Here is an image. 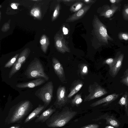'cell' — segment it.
Segmentation results:
<instances>
[{
	"label": "cell",
	"mask_w": 128,
	"mask_h": 128,
	"mask_svg": "<svg viewBox=\"0 0 128 128\" xmlns=\"http://www.w3.org/2000/svg\"><path fill=\"white\" fill-rule=\"evenodd\" d=\"M33 105L28 100L22 101L10 108L4 121L6 125L22 122L24 118L33 108Z\"/></svg>",
	"instance_id": "1"
},
{
	"label": "cell",
	"mask_w": 128,
	"mask_h": 128,
	"mask_svg": "<svg viewBox=\"0 0 128 128\" xmlns=\"http://www.w3.org/2000/svg\"><path fill=\"white\" fill-rule=\"evenodd\" d=\"M77 112L68 108H64L62 111H56L46 122L49 128L62 127L67 124L77 114Z\"/></svg>",
	"instance_id": "2"
},
{
	"label": "cell",
	"mask_w": 128,
	"mask_h": 128,
	"mask_svg": "<svg viewBox=\"0 0 128 128\" xmlns=\"http://www.w3.org/2000/svg\"><path fill=\"white\" fill-rule=\"evenodd\" d=\"M24 74L28 79L42 78L48 81L49 76L44 72L43 65L40 60L35 58L28 64Z\"/></svg>",
	"instance_id": "3"
},
{
	"label": "cell",
	"mask_w": 128,
	"mask_h": 128,
	"mask_svg": "<svg viewBox=\"0 0 128 128\" xmlns=\"http://www.w3.org/2000/svg\"><path fill=\"white\" fill-rule=\"evenodd\" d=\"M93 26L95 34L100 41L108 44V40H113L108 34L106 26L96 15L94 16Z\"/></svg>",
	"instance_id": "4"
},
{
	"label": "cell",
	"mask_w": 128,
	"mask_h": 128,
	"mask_svg": "<svg viewBox=\"0 0 128 128\" xmlns=\"http://www.w3.org/2000/svg\"><path fill=\"white\" fill-rule=\"evenodd\" d=\"M54 86L52 81L48 82L36 90L35 95L48 106L51 102L53 97Z\"/></svg>",
	"instance_id": "5"
},
{
	"label": "cell",
	"mask_w": 128,
	"mask_h": 128,
	"mask_svg": "<svg viewBox=\"0 0 128 128\" xmlns=\"http://www.w3.org/2000/svg\"><path fill=\"white\" fill-rule=\"evenodd\" d=\"M89 93L86 96L84 102L89 101L107 94L108 92L104 88L96 83L90 85L88 88Z\"/></svg>",
	"instance_id": "6"
},
{
	"label": "cell",
	"mask_w": 128,
	"mask_h": 128,
	"mask_svg": "<svg viewBox=\"0 0 128 128\" xmlns=\"http://www.w3.org/2000/svg\"><path fill=\"white\" fill-rule=\"evenodd\" d=\"M54 39L55 46L59 52L62 54L70 52V48L62 34H56Z\"/></svg>",
	"instance_id": "7"
},
{
	"label": "cell",
	"mask_w": 128,
	"mask_h": 128,
	"mask_svg": "<svg viewBox=\"0 0 128 128\" xmlns=\"http://www.w3.org/2000/svg\"><path fill=\"white\" fill-rule=\"evenodd\" d=\"M66 89L64 86H60L57 89L56 98L54 104L56 108H60L66 104L67 101L66 96Z\"/></svg>",
	"instance_id": "8"
},
{
	"label": "cell",
	"mask_w": 128,
	"mask_h": 128,
	"mask_svg": "<svg viewBox=\"0 0 128 128\" xmlns=\"http://www.w3.org/2000/svg\"><path fill=\"white\" fill-rule=\"evenodd\" d=\"M124 57V54L121 53L116 55L115 57V63L109 70L110 74L112 77H114L117 75L121 68Z\"/></svg>",
	"instance_id": "9"
},
{
	"label": "cell",
	"mask_w": 128,
	"mask_h": 128,
	"mask_svg": "<svg viewBox=\"0 0 128 128\" xmlns=\"http://www.w3.org/2000/svg\"><path fill=\"white\" fill-rule=\"evenodd\" d=\"M46 82L44 79L39 78L28 82L18 84H16V86L19 88H33L40 86Z\"/></svg>",
	"instance_id": "10"
},
{
	"label": "cell",
	"mask_w": 128,
	"mask_h": 128,
	"mask_svg": "<svg viewBox=\"0 0 128 128\" xmlns=\"http://www.w3.org/2000/svg\"><path fill=\"white\" fill-rule=\"evenodd\" d=\"M56 111V109L53 107V105L51 106L38 117L35 122L43 123L46 122Z\"/></svg>",
	"instance_id": "11"
},
{
	"label": "cell",
	"mask_w": 128,
	"mask_h": 128,
	"mask_svg": "<svg viewBox=\"0 0 128 128\" xmlns=\"http://www.w3.org/2000/svg\"><path fill=\"white\" fill-rule=\"evenodd\" d=\"M90 8L89 6L86 5L80 10L70 16L66 20V22H71L82 18Z\"/></svg>",
	"instance_id": "12"
},
{
	"label": "cell",
	"mask_w": 128,
	"mask_h": 128,
	"mask_svg": "<svg viewBox=\"0 0 128 128\" xmlns=\"http://www.w3.org/2000/svg\"><path fill=\"white\" fill-rule=\"evenodd\" d=\"M103 8L100 16L106 18H110L118 10V7L115 4H112L110 6L108 5H105Z\"/></svg>",
	"instance_id": "13"
},
{
	"label": "cell",
	"mask_w": 128,
	"mask_h": 128,
	"mask_svg": "<svg viewBox=\"0 0 128 128\" xmlns=\"http://www.w3.org/2000/svg\"><path fill=\"white\" fill-rule=\"evenodd\" d=\"M47 106L45 104L42 105L39 104L27 117L24 121V123H26L30 122L44 112Z\"/></svg>",
	"instance_id": "14"
},
{
	"label": "cell",
	"mask_w": 128,
	"mask_h": 128,
	"mask_svg": "<svg viewBox=\"0 0 128 128\" xmlns=\"http://www.w3.org/2000/svg\"><path fill=\"white\" fill-rule=\"evenodd\" d=\"M119 96V94L116 93L111 94L94 102L90 106L92 107H94L104 103H106L108 104L110 103L117 99Z\"/></svg>",
	"instance_id": "15"
},
{
	"label": "cell",
	"mask_w": 128,
	"mask_h": 128,
	"mask_svg": "<svg viewBox=\"0 0 128 128\" xmlns=\"http://www.w3.org/2000/svg\"><path fill=\"white\" fill-rule=\"evenodd\" d=\"M52 66L55 72L60 78L64 76V70L62 65L56 58H52Z\"/></svg>",
	"instance_id": "16"
},
{
	"label": "cell",
	"mask_w": 128,
	"mask_h": 128,
	"mask_svg": "<svg viewBox=\"0 0 128 128\" xmlns=\"http://www.w3.org/2000/svg\"><path fill=\"white\" fill-rule=\"evenodd\" d=\"M102 118L106 120L107 124L110 125L115 128H118L120 126L119 122L114 116L108 115H104Z\"/></svg>",
	"instance_id": "17"
},
{
	"label": "cell",
	"mask_w": 128,
	"mask_h": 128,
	"mask_svg": "<svg viewBox=\"0 0 128 128\" xmlns=\"http://www.w3.org/2000/svg\"><path fill=\"white\" fill-rule=\"evenodd\" d=\"M30 49L28 48L24 49L19 55L16 62L23 64L24 63L30 52Z\"/></svg>",
	"instance_id": "18"
},
{
	"label": "cell",
	"mask_w": 128,
	"mask_h": 128,
	"mask_svg": "<svg viewBox=\"0 0 128 128\" xmlns=\"http://www.w3.org/2000/svg\"><path fill=\"white\" fill-rule=\"evenodd\" d=\"M122 107L124 106L127 116H128V92H126L118 102Z\"/></svg>",
	"instance_id": "19"
},
{
	"label": "cell",
	"mask_w": 128,
	"mask_h": 128,
	"mask_svg": "<svg viewBox=\"0 0 128 128\" xmlns=\"http://www.w3.org/2000/svg\"><path fill=\"white\" fill-rule=\"evenodd\" d=\"M40 42L42 50L44 52L46 53L49 44L48 38L46 35L43 34L41 38Z\"/></svg>",
	"instance_id": "20"
},
{
	"label": "cell",
	"mask_w": 128,
	"mask_h": 128,
	"mask_svg": "<svg viewBox=\"0 0 128 128\" xmlns=\"http://www.w3.org/2000/svg\"><path fill=\"white\" fill-rule=\"evenodd\" d=\"M83 85V83L81 82L76 83L71 89L67 98H71L80 90Z\"/></svg>",
	"instance_id": "21"
},
{
	"label": "cell",
	"mask_w": 128,
	"mask_h": 128,
	"mask_svg": "<svg viewBox=\"0 0 128 128\" xmlns=\"http://www.w3.org/2000/svg\"><path fill=\"white\" fill-rule=\"evenodd\" d=\"M22 64L18 62H15L13 64L9 73L8 77L10 78L20 69Z\"/></svg>",
	"instance_id": "22"
},
{
	"label": "cell",
	"mask_w": 128,
	"mask_h": 128,
	"mask_svg": "<svg viewBox=\"0 0 128 128\" xmlns=\"http://www.w3.org/2000/svg\"><path fill=\"white\" fill-rule=\"evenodd\" d=\"M84 4L80 2H77L72 5L70 8V10L72 12H76L83 7Z\"/></svg>",
	"instance_id": "23"
},
{
	"label": "cell",
	"mask_w": 128,
	"mask_h": 128,
	"mask_svg": "<svg viewBox=\"0 0 128 128\" xmlns=\"http://www.w3.org/2000/svg\"><path fill=\"white\" fill-rule=\"evenodd\" d=\"M19 54H16L4 66V68H9L12 66L16 62L18 56Z\"/></svg>",
	"instance_id": "24"
},
{
	"label": "cell",
	"mask_w": 128,
	"mask_h": 128,
	"mask_svg": "<svg viewBox=\"0 0 128 128\" xmlns=\"http://www.w3.org/2000/svg\"><path fill=\"white\" fill-rule=\"evenodd\" d=\"M82 101L81 95L78 94L76 95L72 100V103L73 105L77 106L81 104Z\"/></svg>",
	"instance_id": "25"
},
{
	"label": "cell",
	"mask_w": 128,
	"mask_h": 128,
	"mask_svg": "<svg viewBox=\"0 0 128 128\" xmlns=\"http://www.w3.org/2000/svg\"><path fill=\"white\" fill-rule=\"evenodd\" d=\"M30 14L35 18H39L41 16V12L39 9L35 8H33L30 12Z\"/></svg>",
	"instance_id": "26"
},
{
	"label": "cell",
	"mask_w": 128,
	"mask_h": 128,
	"mask_svg": "<svg viewBox=\"0 0 128 128\" xmlns=\"http://www.w3.org/2000/svg\"><path fill=\"white\" fill-rule=\"evenodd\" d=\"M60 8V6L59 3H58L55 7L54 11L52 18V21L55 20L58 16Z\"/></svg>",
	"instance_id": "27"
},
{
	"label": "cell",
	"mask_w": 128,
	"mask_h": 128,
	"mask_svg": "<svg viewBox=\"0 0 128 128\" xmlns=\"http://www.w3.org/2000/svg\"><path fill=\"white\" fill-rule=\"evenodd\" d=\"M116 61L115 58H110L104 60L103 62L104 64H107L109 66L110 69L111 68L114 64Z\"/></svg>",
	"instance_id": "28"
},
{
	"label": "cell",
	"mask_w": 128,
	"mask_h": 128,
	"mask_svg": "<svg viewBox=\"0 0 128 128\" xmlns=\"http://www.w3.org/2000/svg\"><path fill=\"white\" fill-rule=\"evenodd\" d=\"M88 72V69L87 65L86 64H82L80 68V72L83 75L87 74Z\"/></svg>",
	"instance_id": "29"
},
{
	"label": "cell",
	"mask_w": 128,
	"mask_h": 128,
	"mask_svg": "<svg viewBox=\"0 0 128 128\" xmlns=\"http://www.w3.org/2000/svg\"><path fill=\"white\" fill-rule=\"evenodd\" d=\"M118 38L120 40H128V33L121 32H120L118 35Z\"/></svg>",
	"instance_id": "30"
},
{
	"label": "cell",
	"mask_w": 128,
	"mask_h": 128,
	"mask_svg": "<svg viewBox=\"0 0 128 128\" xmlns=\"http://www.w3.org/2000/svg\"><path fill=\"white\" fill-rule=\"evenodd\" d=\"M122 14L124 19L126 20H128V5L124 6Z\"/></svg>",
	"instance_id": "31"
},
{
	"label": "cell",
	"mask_w": 128,
	"mask_h": 128,
	"mask_svg": "<svg viewBox=\"0 0 128 128\" xmlns=\"http://www.w3.org/2000/svg\"><path fill=\"white\" fill-rule=\"evenodd\" d=\"M120 82L126 86H128V74L124 75V77Z\"/></svg>",
	"instance_id": "32"
},
{
	"label": "cell",
	"mask_w": 128,
	"mask_h": 128,
	"mask_svg": "<svg viewBox=\"0 0 128 128\" xmlns=\"http://www.w3.org/2000/svg\"><path fill=\"white\" fill-rule=\"evenodd\" d=\"M99 126L96 124H92L86 126L81 128H98Z\"/></svg>",
	"instance_id": "33"
},
{
	"label": "cell",
	"mask_w": 128,
	"mask_h": 128,
	"mask_svg": "<svg viewBox=\"0 0 128 128\" xmlns=\"http://www.w3.org/2000/svg\"><path fill=\"white\" fill-rule=\"evenodd\" d=\"M9 28L10 25L9 24L6 23L4 25L1 30L2 31L5 32L7 31L9 29Z\"/></svg>",
	"instance_id": "34"
},
{
	"label": "cell",
	"mask_w": 128,
	"mask_h": 128,
	"mask_svg": "<svg viewBox=\"0 0 128 128\" xmlns=\"http://www.w3.org/2000/svg\"><path fill=\"white\" fill-rule=\"evenodd\" d=\"M109 1L112 4H118L122 1L121 0H110Z\"/></svg>",
	"instance_id": "35"
},
{
	"label": "cell",
	"mask_w": 128,
	"mask_h": 128,
	"mask_svg": "<svg viewBox=\"0 0 128 128\" xmlns=\"http://www.w3.org/2000/svg\"><path fill=\"white\" fill-rule=\"evenodd\" d=\"M8 128H24L21 127V126L19 124H15L12 126Z\"/></svg>",
	"instance_id": "36"
},
{
	"label": "cell",
	"mask_w": 128,
	"mask_h": 128,
	"mask_svg": "<svg viewBox=\"0 0 128 128\" xmlns=\"http://www.w3.org/2000/svg\"><path fill=\"white\" fill-rule=\"evenodd\" d=\"M62 31L64 34L65 35L67 34L68 32V30L67 28L64 26L62 28Z\"/></svg>",
	"instance_id": "37"
},
{
	"label": "cell",
	"mask_w": 128,
	"mask_h": 128,
	"mask_svg": "<svg viewBox=\"0 0 128 128\" xmlns=\"http://www.w3.org/2000/svg\"><path fill=\"white\" fill-rule=\"evenodd\" d=\"M18 5V4L13 3L11 4V6L12 8L14 9H16L18 8L17 7Z\"/></svg>",
	"instance_id": "38"
},
{
	"label": "cell",
	"mask_w": 128,
	"mask_h": 128,
	"mask_svg": "<svg viewBox=\"0 0 128 128\" xmlns=\"http://www.w3.org/2000/svg\"><path fill=\"white\" fill-rule=\"evenodd\" d=\"M86 4H89L94 2V1L92 0H82Z\"/></svg>",
	"instance_id": "39"
},
{
	"label": "cell",
	"mask_w": 128,
	"mask_h": 128,
	"mask_svg": "<svg viewBox=\"0 0 128 128\" xmlns=\"http://www.w3.org/2000/svg\"><path fill=\"white\" fill-rule=\"evenodd\" d=\"M62 1L64 2H73L75 1V0H62Z\"/></svg>",
	"instance_id": "40"
},
{
	"label": "cell",
	"mask_w": 128,
	"mask_h": 128,
	"mask_svg": "<svg viewBox=\"0 0 128 128\" xmlns=\"http://www.w3.org/2000/svg\"><path fill=\"white\" fill-rule=\"evenodd\" d=\"M105 128H115L114 126H107L105 127Z\"/></svg>",
	"instance_id": "41"
},
{
	"label": "cell",
	"mask_w": 128,
	"mask_h": 128,
	"mask_svg": "<svg viewBox=\"0 0 128 128\" xmlns=\"http://www.w3.org/2000/svg\"><path fill=\"white\" fill-rule=\"evenodd\" d=\"M128 74V68L124 73V75H126Z\"/></svg>",
	"instance_id": "42"
},
{
	"label": "cell",
	"mask_w": 128,
	"mask_h": 128,
	"mask_svg": "<svg viewBox=\"0 0 128 128\" xmlns=\"http://www.w3.org/2000/svg\"><path fill=\"white\" fill-rule=\"evenodd\" d=\"M0 20H1V12L0 11Z\"/></svg>",
	"instance_id": "43"
},
{
	"label": "cell",
	"mask_w": 128,
	"mask_h": 128,
	"mask_svg": "<svg viewBox=\"0 0 128 128\" xmlns=\"http://www.w3.org/2000/svg\"><path fill=\"white\" fill-rule=\"evenodd\" d=\"M2 6L1 5H0V8H1V7Z\"/></svg>",
	"instance_id": "44"
}]
</instances>
